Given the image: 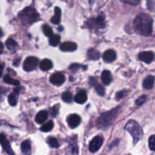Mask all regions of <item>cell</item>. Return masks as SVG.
Returning a JSON list of instances; mask_svg holds the SVG:
<instances>
[{
	"label": "cell",
	"mask_w": 155,
	"mask_h": 155,
	"mask_svg": "<svg viewBox=\"0 0 155 155\" xmlns=\"http://www.w3.org/2000/svg\"><path fill=\"white\" fill-rule=\"evenodd\" d=\"M152 25L151 17L145 13L139 14L133 21L135 32L142 36H150L152 33Z\"/></svg>",
	"instance_id": "cell-1"
},
{
	"label": "cell",
	"mask_w": 155,
	"mask_h": 155,
	"mask_svg": "<svg viewBox=\"0 0 155 155\" xmlns=\"http://www.w3.org/2000/svg\"><path fill=\"white\" fill-rule=\"evenodd\" d=\"M86 27L89 29H102L105 26V21L102 15H99L96 18L89 19L86 23Z\"/></svg>",
	"instance_id": "cell-5"
},
{
	"label": "cell",
	"mask_w": 155,
	"mask_h": 155,
	"mask_svg": "<svg viewBox=\"0 0 155 155\" xmlns=\"http://www.w3.org/2000/svg\"><path fill=\"white\" fill-rule=\"evenodd\" d=\"M125 130L133 136L134 144H136L139 141H140L143 136V131H142V127L136 121L133 120H130L127 122L125 126Z\"/></svg>",
	"instance_id": "cell-3"
},
{
	"label": "cell",
	"mask_w": 155,
	"mask_h": 155,
	"mask_svg": "<svg viewBox=\"0 0 155 155\" xmlns=\"http://www.w3.org/2000/svg\"><path fill=\"white\" fill-rule=\"evenodd\" d=\"M60 48L63 51H74L77 50V45L75 42H66L61 44Z\"/></svg>",
	"instance_id": "cell-12"
},
{
	"label": "cell",
	"mask_w": 155,
	"mask_h": 155,
	"mask_svg": "<svg viewBox=\"0 0 155 155\" xmlns=\"http://www.w3.org/2000/svg\"><path fill=\"white\" fill-rule=\"evenodd\" d=\"M120 1L124 3L132 5H137L140 3L141 0H120Z\"/></svg>",
	"instance_id": "cell-34"
},
{
	"label": "cell",
	"mask_w": 155,
	"mask_h": 155,
	"mask_svg": "<svg viewBox=\"0 0 155 155\" xmlns=\"http://www.w3.org/2000/svg\"><path fill=\"white\" fill-rule=\"evenodd\" d=\"M67 121H68L69 127L71 128L74 129L80 125V122H81V118L79 115L74 114H71L68 117Z\"/></svg>",
	"instance_id": "cell-10"
},
{
	"label": "cell",
	"mask_w": 155,
	"mask_h": 155,
	"mask_svg": "<svg viewBox=\"0 0 155 155\" xmlns=\"http://www.w3.org/2000/svg\"><path fill=\"white\" fill-rule=\"evenodd\" d=\"M21 151L24 155L31 154V143H30V141L28 140V139L24 141L21 143Z\"/></svg>",
	"instance_id": "cell-14"
},
{
	"label": "cell",
	"mask_w": 155,
	"mask_h": 155,
	"mask_svg": "<svg viewBox=\"0 0 155 155\" xmlns=\"http://www.w3.org/2000/svg\"><path fill=\"white\" fill-rule=\"evenodd\" d=\"M6 91H7V89H6V88H4V87H2V86H0V95H2V94L6 92Z\"/></svg>",
	"instance_id": "cell-40"
},
{
	"label": "cell",
	"mask_w": 155,
	"mask_h": 155,
	"mask_svg": "<svg viewBox=\"0 0 155 155\" xmlns=\"http://www.w3.org/2000/svg\"><path fill=\"white\" fill-rule=\"evenodd\" d=\"M38 59L35 57H28L24 62V70L25 71H31L34 70L37 66Z\"/></svg>",
	"instance_id": "cell-7"
},
{
	"label": "cell",
	"mask_w": 155,
	"mask_h": 155,
	"mask_svg": "<svg viewBox=\"0 0 155 155\" xmlns=\"http://www.w3.org/2000/svg\"><path fill=\"white\" fill-rule=\"evenodd\" d=\"M5 45L8 49H14V48H16L18 44H17V42H15L13 39L9 38V39H8L7 41H6Z\"/></svg>",
	"instance_id": "cell-27"
},
{
	"label": "cell",
	"mask_w": 155,
	"mask_h": 155,
	"mask_svg": "<svg viewBox=\"0 0 155 155\" xmlns=\"http://www.w3.org/2000/svg\"><path fill=\"white\" fill-rule=\"evenodd\" d=\"M65 81V77L61 73H55L50 77V82L55 86H61Z\"/></svg>",
	"instance_id": "cell-9"
},
{
	"label": "cell",
	"mask_w": 155,
	"mask_h": 155,
	"mask_svg": "<svg viewBox=\"0 0 155 155\" xmlns=\"http://www.w3.org/2000/svg\"><path fill=\"white\" fill-rule=\"evenodd\" d=\"M2 34H3V33H2V31L1 28H0V36H2Z\"/></svg>",
	"instance_id": "cell-43"
},
{
	"label": "cell",
	"mask_w": 155,
	"mask_h": 155,
	"mask_svg": "<svg viewBox=\"0 0 155 155\" xmlns=\"http://www.w3.org/2000/svg\"><path fill=\"white\" fill-rule=\"evenodd\" d=\"M87 56L91 60H98L101 55L98 50H96L95 48H90L88 50Z\"/></svg>",
	"instance_id": "cell-21"
},
{
	"label": "cell",
	"mask_w": 155,
	"mask_h": 155,
	"mask_svg": "<svg viewBox=\"0 0 155 155\" xmlns=\"http://www.w3.org/2000/svg\"><path fill=\"white\" fill-rule=\"evenodd\" d=\"M71 151L74 155L78 154V146L76 144H72L71 145Z\"/></svg>",
	"instance_id": "cell-36"
},
{
	"label": "cell",
	"mask_w": 155,
	"mask_h": 155,
	"mask_svg": "<svg viewBox=\"0 0 155 155\" xmlns=\"http://www.w3.org/2000/svg\"><path fill=\"white\" fill-rule=\"evenodd\" d=\"M127 94V91H126V90L120 91V92H117V93L116 94V98L117 100L121 99V98H123L124 97H125Z\"/></svg>",
	"instance_id": "cell-35"
},
{
	"label": "cell",
	"mask_w": 155,
	"mask_h": 155,
	"mask_svg": "<svg viewBox=\"0 0 155 155\" xmlns=\"http://www.w3.org/2000/svg\"><path fill=\"white\" fill-rule=\"evenodd\" d=\"M147 8L151 12H155V0H147Z\"/></svg>",
	"instance_id": "cell-31"
},
{
	"label": "cell",
	"mask_w": 155,
	"mask_h": 155,
	"mask_svg": "<svg viewBox=\"0 0 155 155\" xmlns=\"http://www.w3.org/2000/svg\"><path fill=\"white\" fill-rule=\"evenodd\" d=\"M103 144V138L101 136H95L92 139L89 145V149L92 153H95L100 149Z\"/></svg>",
	"instance_id": "cell-6"
},
{
	"label": "cell",
	"mask_w": 155,
	"mask_h": 155,
	"mask_svg": "<svg viewBox=\"0 0 155 155\" xmlns=\"http://www.w3.org/2000/svg\"><path fill=\"white\" fill-rule=\"evenodd\" d=\"M3 49H4V45H3V44L0 42V54L2 53Z\"/></svg>",
	"instance_id": "cell-41"
},
{
	"label": "cell",
	"mask_w": 155,
	"mask_h": 155,
	"mask_svg": "<svg viewBox=\"0 0 155 155\" xmlns=\"http://www.w3.org/2000/svg\"><path fill=\"white\" fill-rule=\"evenodd\" d=\"M148 145L151 151H155V136H151L148 140Z\"/></svg>",
	"instance_id": "cell-32"
},
{
	"label": "cell",
	"mask_w": 155,
	"mask_h": 155,
	"mask_svg": "<svg viewBox=\"0 0 155 155\" xmlns=\"http://www.w3.org/2000/svg\"><path fill=\"white\" fill-rule=\"evenodd\" d=\"M0 145H2L3 150L7 154H8L9 155H15L12 147H11L10 142L7 139L5 135L3 134V133H0Z\"/></svg>",
	"instance_id": "cell-8"
},
{
	"label": "cell",
	"mask_w": 155,
	"mask_h": 155,
	"mask_svg": "<svg viewBox=\"0 0 155 155\" xmlns=\"http://www.w3.org/2000/svg\"><path fill=\"white\" fill-rule=\"evenodd\" d=\"M139 60L146 64H150L154 61V54L152 51H142L139 54Z\"/></svg>",
	"instance_id": "cell-11"
},
{
	"label": "cell",
	"mask_w": 155,
	"mask_h": 155,
	"mask_svg": "<svg viewBox=\"0 0 155 155\" xmlns=\"http://www.w3.org/2000/svg\"><path fill=\"white\" fill-rule=\"evenodd\" d=\"M147 98H148V97H147L146 95H142V96H140L139 98L136 99V105L138 106L142 105V104H143L144 103H145V101H147Z\"/></svg>",
	"instance_id": "cell-30"
},
{
	"label": "cell",
	"mask_w": 155,
	"mask_h": 155,
	"mask_svg": "<svg viewBox=\"0 0 155 155\" xmlns=\"http://www.w3.org/2000/svg\"><path fill=\"white\" fill-rule=\"evenodd\" d=\"M95 86H95V90H96L97 93L101 96H103L104 95V92H104V88L100 84H96Z\"/></svg>",
	"instance_id": "cell-33"
},
{
	"label": "cell",
	"mask_w": 155,
	"mask_h": 155,
	"mask_svg": "<svg viewBox=\"0 0 155 155\" xmlns=\"http://www.w3.org/2000/svg\"><path fill=\"white\" fill-rule=\"evenodd\" d=\"M20 20L23 24H33L39 18V14L32 7H27L21 11L18 15Z\"/></svg>",
	"instance_id": "cell-4"
},
{
	"label": "cell",
	"mask_w": 155,
	"mask_h": 155,
	"mask_svg": "<svg viewBox=\"0 0 155 155\" xmlns=\"http://www.w3.org/2000/svg\"><path fill=\"white\" fill-rule=\"evenodd\" d=\"M47 142H48L49 146L51 147V148H57L59 147V143L58 140L54 137H52V136H49L48 139H47Z\"/></svg>",
	"instance_id": "cell-26"
},
{
	"label": "cell",
	"mask_w": 155,
	"mask_h": 155,
	"mask_svg": "<svg viewBox=\"0 0 155 155\" xmlns=\"http://www.w3.org/2000/svg\"><path fill=\"white\" fill-rule=\"evenodd\" d=\"M2 71H3V66L0 64V77H1L2 74Z\"/></svg>",
	"instance_id": "cell-42"
},
{
	"label": "cell",
	"mask_w": 155,
	"mask_h": 155,
	"mask_svg": "<svg viewBox=\"0 0 155 155\" xmlns=\"http://www.w3.org/2000/svg\"><path fill=\"white\" fill-rule=\"evenodd\" d=\"M86 100H87V95H86V92H83V91L78 92L74 97V101L78 104H83L86 102Z\"/></svg>",
	"instance_id": "cell-18"
},
{
	"label": "cell",
	"mask_w": 155,
	"mask_h": 155,
	"mask_svg": "<svg viewBox=\"0 0 155 155\" xmlns=\"http://www.w3.org/2000/svg\"><path fill=\"white\" fill-rule=\"evenodd\" d=\"M53 64H52V62L51 61H50L49 59H44L41 61L40 65H39V68L42 71H48V70L51 69L52 68Z\"/></svg>",
	"instance_id": "cell-20"
},
{
	"label": "cell",
	"mask_w": 155,
	"mask_h": 155,
	"mask_svg": "<svg viewBox=\"0 0 155 155\" xmlns=\"http://www.w3.org/2000/svg\"><path fill=\"white\" fill-rule=\"evenodd\" d=\"M62 100L66 103H70L72 100V95L71 92H65L62 94Z\"/></svg>",
	"instance_id": "cell-29"
},
{
	"label": "cell",
	"mask_w": 155,
	"mask_h": 155,
	"mask_svg": "<svg viewBox=\"0 0 155 155\" xmlns=\"http://www.w3.org/2000/svg\"><path fill=\"white\" fill-rule=\"evenodd\" d=\"M58 107H51V108L50 109V114H51V116L55 117L56 115L58 114Z\"/></svg>",
	"instance_id": "cell-37"
},
{
	"label": "cell",
	"mask_w": 155,
	"mask_h": 155,
	"mask_svg": "<svg viewBox=\"0 0 155 155\" xmlns=\"http://www.w3.org/2000/svg\"><path fill=\"white\" fill-rule=\"evenodd\" d=\"M53 127H54V123L51 120L48 121L46 124H44L42 127L40 128V130L42 132H44V133H47V132H49L52 130Z\"/></svg>",
	"instance_id": "cell-24"
},
{
	"label": "cell",
	"mask_w": 155,
	"mask_h": 155,
	"mask_svg": "<svg viewBox=\"0 0 155 155\" xmlns=\"http://www.w3.org/2000/svg\"><path fill=\"white\" fill-rule=\"evenodd\" d=\"M61 12L58 7L54 8V15L51 19V21L54 24H58L61 22Z\"/></svg>",
	"instance_id": "cell-22"
},
{
	"label": "cell",
	"mask_w": 155,
	"mask_h": 155,
	"mask_svg": "<svg viewBox=\"0 0 155 155\" xmlns=\"http://www.w3.org/2000/svg\"><path fill=\"white\" fill-rule=\"evenodd\" d=\"M4 82H5L8 84L14 85V86H19L20 82L18 80H15V79L12 78V77H10L9 75H5L4 77Z\"/></svg>",
	"instance_id": "cell-23"
},
{
	"label": "cell",
	"mask_w": 155,
	"mask_h": 155,
	"mask_svg": "<svg viewBox=\"0 0 155 155\" xmlns=\"http://www.w3.org/2000/svg\"><path fill=\"white\" fill-rule=\"evenodd\" d=\"M120 110V107H117L110 111L105 112V113L101 114L96 122L97 127L101 129H105L108 127L117 117Z\"/></svg>",
	"instance_id": "cell-2"
},
{
	"label": "cell",
	"mask_w": 155,
	"mask_h": 155,
	"mask_svg": "<svg viewBox=\"0 0 155 155\" xmlns=\"http://www.w3.org/2000/svg\"><path fill=\"white\" fill-rule=\"evenodd\" d=\"M60 39L61 38L59 35H52L51 36H50L49 39L50 45L52 46H57L60 42Z\"/></svg>",
	"instance_id": "cell-25"
},
{
	"label": "cell",
	"mask_w": 155,
	"mask_h": 155,
	"mask_svg": "<svg viewBox=\"0 0 155 155\" xmlns=\"http://www.w3.org/2000/svg\"><path fill=\"white\" fill-rule=\"evenodd\" d=\"M154 80L155 79L153 76H148L143 81V87L148 90L151 89L154 87Z\"/></svg>",
	"instance_id": "cell-16"
},
{
	"label": "cell",
	"mask_w": 155,
	"mask_h": 155,
	"mask_svg": "<svg viewBox=\"0 0 155 155\" xmlns=\"http://www.w3.org/2000/svg\"><path fill=\"white\" fill-rule=\"evenodd\" d=\"M20 89H21L20 88L15 89V90L8 96V102L12 106H15L17 104V102H18L17 101H18V95L19 94Z\"/></svg>",
	"instance_id": "cell-15"
},
{
	"label": "cell",
	"mask_w": 155,
	"mask_h": 155,
	"mask_svg": "<svg viewBox=\"0 0 155 155\" xmlns=\"http://www.w3.org/2000/svg\"><path fill=\"white\" fill-rule=\"evenodd\" d=\"M48 118V112L46 110H41L36 114L35 117V120L37 124H42L45 122Z\"/></svg>",
	"instance_id": "cell-17"
},
{
	"label": "cell",
	"mask_w": 155,
	"mask_h": 155,
	"mask_svg": "<svg viewBox=\"0 0 155 155\" xmlns=\"http://www.w3.org/2000/svg\"><path fill=\"white\" fill-rule=\"evenodd\" d=\"M80 68H81L80 64H74L71 65L69 68L70 70H73V71H76L77 69H79Z\"/></svg>",
	"instance_id": "cell-38"
},
{
	"label": "cell",
	"mask_w": 155,
	"mask_h": 155,
	"mask_svg": "<svg viewBox=\"0 0 155 155\" xmlns=\"http://www.w3.org/2000/svg\"><path fill=\"white\" fill-rule=\"evenodd\" d=\"M89 83H90L92 86H95V85L97 84L96 79H95L94 77H91L90 80H89Z\"/></svg>",
	"instance_id": "cell-39"
},
{
	"label": "cell",
	"mask_w": 155,
	"mask_h": 155,
	"mask_svg": "<svg viewBox=\"0 0 155 155\" xmlns=\"http://www.w3.org/2000/svg\"><path fill=\"white\" fill-rule=\"evenodd\" d=\"M101 80L104 84L109 85L112 81V75L109 71H104L101 74Z\"/></svg>",
	"instance_id": "cell-19"
},
{
	"label": "cell",
	"mask_w": 155,
	"mask_h": 155,
	"mask_svg": "<svg viewBox=\"0 0 155 155\" xmlns=\"http://www.w3.org/2000/svg\"><path fill=\"white\" fill-rule=\"evenodd\" d=\"M42 31H43L44 34L46 36H48V37H50V36H51L53 35L52 30H51V27L48 25H47V24L43 25V27H42Z\"/></svg>",
	"instance_id": "cell-28"
},
{
	"label": "cell",
	"mask_w": 155,
	"mask_h": 155,
	"mask_svg": "<svg viewBox=\"0 0 155 155\" xmlns=\"http://www.w3.org/2000/svg\"><path fill=\"white\" fill-rule=\"evenodd\" d=\"M116 52L112 49L107 50L103 54V59H104V61L107 62V63L114 61L116 59Z\"/></svg>",
	"instance_id": "cell-13"
}]
</instances>
